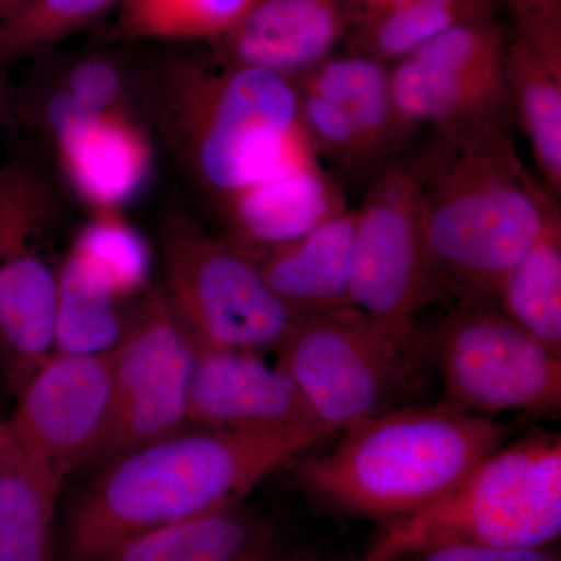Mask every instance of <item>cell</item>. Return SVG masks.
<instances>
[{"instance_id":"obj_1","label":"cell","mask_w":561,"mask_h":561,"mask_svg":"<svg viewBox=\"0 0 561 561\" xmlns=\"http://www.w3.org/2000/svg\"><path fill=\"white\" fill-rule=\"evenodd\" d=\"M321 442L306 434H264L192 426L117 457L70 512L66 561H99L117 546L239 504L283 465Z\"/></svg>"},{"instance_id":"obj_2","label":"cell","mask_w":561,"mask_h":561,"mask_svg":"<svg viewBox=\"0 0 561 561\" xmlns=\"http://www.w3.org/2000/svg\"><path fill=\"white\" fill-rule=\"evenodd\" d=\"M507 124L437 135L423 150L432 287L445 279L468 305L494 302L502 278L560 208L524 168Z\"/></svg>"},{"instance_id":"obj_3","label":"cell","mask_w":561,"mask_h":561,"mask_svg":"<svg viewBox=\"0 0 561 561\" xmlns=\"http://www.w3.org/2000/svg\"><path fill=\"white\" fill-rule=\"evenodd\" d=\"M144 116L213 206L272 171L300 128L295 81L173 54L140 66Z\"/></svg>"},{"instance_id":"obj_4","label":"cell","mask_w":561,"mask_h":561,"mask_svg":"<svg viewBox=\"0 0 561 561\" xmlns=\"http://www.w3.org/2000/svg\"><path fill=\"white\" fill-rule=\"evenodd\" d=\"M342 434L331 451L295 459L298 479L339 511L393 524L451 493L508 431L443 402L391 409Z\"/></svg>"},{"instance_id":"obj_5","label":"cell","mask_w":561,"mask_h":561,"mask_svg":"<svg viewBox=\"0 0 561 561\" xmlns=\"http://www.w3.org/2000/svg\"><path fill=\"white\" fill-rule=\"evenodd\" d=\"M561 534V440L501 445L440 501L390 524L370 551L394 561L446 545L542 549Z\"/></svg>"},{"instance_id":"obj_6","label":"cell","mask_w":561,"mask_h":561,"mask_svg":"<svg viewBox=\"0 0 561 561\" xmlns=\"http://www.w3.org/2000/svg\"><path fill=\"white\" fill-rule=\"evenodd\" d=\"M165 301L194 341L243 351H278L302 316L290 309L256 261L181 208L160 225Z\"/></svg>"},{"instance_id":"obj_7","label":"cell","mask_w":561,"mask_h":561,"mask_svg":"<svg viewBox=\"0 0 561 561\" xmlns=\"http://www.w3.org/2000/svg\"><path fill=\"white\" fill-rule=\"evenodd\" d=\"M424 157L404 153L368 186L356 208L351 306L413 359L424 354L416 324L432 289L424 231Z\"/></svg>"},{"instance_id":"obj_8","label":"cell","mask_w":561,"mask_h":561,"mask_svg":"<svg viewBox=\"0 0 561 561\" xmlns=\"http://www.w3.org/2000/svg\"><path fill=\"white\" fill-rule=\"evenodd\" d=\"M276 353L330 435L397 409L415 360L353 306L302 316Z\"/></svg>"},{"instance_id":"obj_9","label":"cell","mask_w":561,"mask_h":561,"mask_svg":"<svg viewBox=\"0 0 561 561\" xmlns=\"http://www.w3.org/2000/svg\"><path fill=\"white\" fill-rule=\"evenodd\" d=\"M421 337L440 375L445 402L490 419L560 411L561 354L500 309L463 302Z\"/></svg>"},{"instance_id":"obj_10","label":"cell","mask_w":561,"mask_h":561,"mask_svg":"<svg viewBox=\"0 0 561 561\" xmlns=\"http://www.w3.org/2000/svg\"><path fill=\"white\" fill-rule=\"evenodd\" d=\"M192 345L162 290L147 294L113 350L108 411L83 467L106 463L187 426Z\"/></svg>"},{"instance_id":"obj_11","label":"cell","mask_w":561,"mask_h":561,"mask_svg":"<svg viewBox=\"0 0 561 561\" xmlns=\"http://www.w3.org/2000/svg\"><path fill=\"white\" fill-rule=\"evenodd\" d=\"M389 69L348 54L295 80L301 130L319 160L353 184L370 186L415 133L394 103Z\"/></svg>"},{"instance_id":"obj_12","label":"cell","mask_w":561,"mask_h":561,"mask_svg":"<svg viewBox=\"0 0 561 561\" xmlns=\"http://www.w3.org/2000/svg\"><path fill=\"white\" fill-rule=\"evenodd\" d=\"M113 351L55 353L18 391L11 440L55 481L81 468L108 411Z\"/></svg>"},{"instance_id":"obj_13","label":"cell","mask_w":561,"mask_h":561,"mask_svg":"<svg viewBox=\"0 0 561 561\" xmlns=\"http://www.w3.org/2000/svg\"><path fill=\"white\" fill-rule=\"evenodd\" d=\"M190 337V335H187ZM187 424L210 430L330 437L294 381L261 353L191 339Z\"/></svg>"},{"instance_id":"obj_14","label":"cell","mask_w":561,"mask_h":561,"mask_svg":"<svg viewBox=\"0 0 561 561\" xmlns=\"http://www.w3.org/2000/svg\"><path fill=\"white\" fill-rule=\"evenodd\" d=\"M348 208L301 127L271 172L214 206L227 241L253 260L297 241Z\"/></svg>"},{"instance_id":"obj_15","label":"cell","mask_w":561,"mask_h":561,"mask_svg":"<svg viewBox=\"0 0 561 561\" xmlns=\"http://www.w3.org/2000/svg\"><path fill=\"white\" fill-rule=\"evenodd\" d=\"M354 18V0H254L241 20L210 44L220 61L295 81L330 60Z\"/></svg>"},{"instance_id":"obj_16","label":"cell","mask_w":561,"mask_h":561,"mask_svg":"<svg viewBox=\"0 0 561 561\" xmlns=\"http://www.w3.org/2000/svg\"><path fill=\"white\" fill-rule=\"evenodd\" d=\"M50 140L70 186L94 213L121 210L151 171L150 138L133 110L81 117Z\"/></svg>"},{"instance_id":"obj_17","label":"cell","mask_w":561,"mask_h":561,"mask_svg":"<svg viewBox=\"0 0 561 561\" xmlns=\"http://www.w3.org/2000/svg\"><path fill=\"white\" fill-rule=\"evenodd\" d=\"M47 54L46 79L25 105V116L47 138L81 117L114 110H133L140 65L124 51L84 49Z\"/></svg>"},{"instance_id":"obj_18","label":"cell","mask_w":561,"mask_h":561,"mask_svg":"<svg viewBox=\"0 0 561 561\" xmlns=\"http://www.w3.org/2000/svg\"><path fill=\"white\" fill-rule=\"evenodd\" d=\"M356 209L342 210L256 264L272 290L300 316L351 306Z\"/></svg>"},{"instance_id":"obj_19","label":"cell","mask_w":561,"mask_h":561,"mask_svg":"<svg viewBox=\"0 0 561 561\" xmlns=\"http://www.w3.org/2000/svg\"><path fill=\"white\" fill-rule=\"evenodd\" d=\"M389 73L398 111L415 131L430 128L434 136L446 135L507 119L512 111L504 80L456 72L413 58L391 66Z\"/></svg>"},{"instance_id":"obj_20","label":"cell","mask_w":561,"mask_h":561,"mask_svg":"<svg viewBox=\"0 0 561 561\" xmlns=\"http://www.w3.org/2000/svg\"><path fill=\"white\" fill-rule=\"evenodd\" d=\"M272 548L268 524L239 502L140 535L99 561H265Z\"/></svg>"},{"instance_id":"obj_21","label":"cell","mask_w":561,"mask_h":561,"mask_svg":"<svg viewBox=\"0 0 561 561\" xmlns=\"http://www.w3.org/2000/svg\"><path fill=\"white\" fill-rule=\"evenodd\" d=\"M61 483L28 459L5 431L0 443V561H54Z\"/></svg>"},{"instance_id":"obj_22","label":"cell","mask_w":561,"mask_h":561,"mask_svg":"<svg viewBox=\"0 0 561 561\" xmlns=\"http://www.w3.org/2000/svg\"><path fill=\"white\" fill-rule=\"evenodd\" d=\"M504 87L512 111L529 139L542 186L561 195V66L553 65L527 41H508Z\"/></svg>"},{"instance_id":"obj_23","label":"cell","mask_w":561,"mask_h":561,"mask_svg":"<svg viewBox=\"0 0 561 561\" xmlns=\"http://www.w3.org/2000/svg\"><path fill=\"white\" fill-rule=\"evenodd\" d=\"M496 309L531 337L561 354V213L507 272L494 295Z\"/></svg>"},{"instance_id":"obj_24","label":"cell","mask_w":561,"mask_h":561,"mask_svg":"<svg viewBox=\"0 0 561 561\" xmlns=\"http://www.w3.org/2000/svg\"><path fill=\"white\" fill-rule=\"evenodd\" d=\"M70 260L92 280L125 301L149 284V245L121 210L92 213L68 251Z\"/></svg>"},{"instance_id":"obj_25","label":"cell","mask_w":561,"mask_h":561,"mask_svg":"<svg viewBox=\"0 0 561 561\" xmlns=\"http://www.w3.org/2000/svg\"><path fill=\"white\" fill-rule=\"evenodd\" d=\"M127 327L121 301L66 256L57 271L55 353H110L119 345Z\"/></svg>"},{"instance_id":"obj_26","label":"cell","mask_w":561,"mask_h":561,"mask_svg":"<svg viewBox=\"0 0 561 561\" xmlns=\"http://www.w3.org/2000/svg\"><path fill=\"white\" fill-rule=\"evenodd\" d=\"M254 0H124L117 28L138 41H209L230 31Z\"/></svg>"},{"instance_id":"obj_27","label":"cell","mask_w":561,"mask_h":561,"mask_svg":"<svg viewBox=\"0 0 561 561\" xmlns=\"http://www.w3.org/2000/svg\"><path fill=\"white\" fill-rule=\"evenodd\" d=\"M493 13L461 7H416L354 18L348 35L350 54L391 66L409 60L424 44L467 18Z\"/></svg>"},{"instance_id":"obj_28","label":"cell","mask_w":561,"mask_h":561,"mask_svg":"<svg viewBox=\"0 0 561 561\" xmlns=\"http://www.w3.org/2000/svg\"><path fill=\"white\" fill-rule=\"evenodd\" d=\"M124 0H21L0 22V73L22 58L54 49Z\"/></svg>"},{"instance_id":"obj_29","label":"cell","mask_w":561,"mask_h":561,"mask_svg":"<svg viewBox=\"0 0 561 561\" xmlns=\"http://www.w3.org/2000/svg\"><path fill=\"white\" fill-rule=\"evenodd\" d=\"M507 46L501 25L493 13H486L456 22L411 58L456 72L504 80Z\"/></svg>"},{"instance_id":"obj_30","label":"cell","mask_w":561,"mask_h":561,"mask_svg":"<svg viewBox=\"0 0 561 561\" xmlns=\"http://www.w3.org/2000/svg\"><path fill=\"white\" fill-rule=\"evenodd\" d=\"M511 10L516 36L561 66V0H489Z\"/></svg>"},{"instance_id":"obj_31","label":"cell","mask_w":561,"mask_h":561,"mask_svg":"<svg viewBox=\"0 0 561 561\" xmlns=\"http://www.w3.org/2000/svg\"><path fill=\"white\" fill-rule=\"evenodd\" d=\"M394 561H559L548 549H504L474 545H446L411 553Z\"/></svg>"},{"instance_id":"obj_32","label":"cell","mask_w":561,"mask_h":561,"mask_svg":"<svg viewBox=\"0 0 561 561\" xmlns=\"http://www.w3.org/2000/svg\"><path fill=\"white\" fill-rule=\"evenodd\" d=\"M416 7H461V9L490 10L489 0H354L356 16L386 13V11L416 9Z\"/></svg>"},{"instance_id":"obj_33","label":"cell","mask_w":561,"mask_h":561,"mask_svg":"<svg viewBox=\"0 0 561 561\" xmlns=\"http://www.w3.org/2000/svg\"><path fill=\"white\" fill-rule=\"evenodd\" d=\"M21 0H2V5H3V18L7 16V14L10 13L11 10L14 9V7L18 5V3H20ZM3 21V20H2Z\"/></svg>"},{"instance_id":"obj_34","label":"cell","mask_w":561,"mask_h":561,"mask_svg":"<svg viewBox=\"0 0 561 561\" xmlns=\"http://www.w3.org/2000/svg\"><path fill=\"white\" fill-rule=\"evenodd\" d=\"M0 77H2V73H0ZM5 94H3L2 83H0V122H2L3 113H5Z\"/></svg>"},{"instance_id":"obj_35","label":"cell","mask_w":561,"mask_h":561,"mask_svg":"<svg viewBox=\"0 0 561 561\" xmlns=\"http://www.w3.org/2000/svg\"><path fill=\"white\" fill-rule=\"evenodd\" d=\"M350 561H379L378 557L375 556L371 551L365 553V556L359 557V559H354Z\"/></svg>"},{"instance_id":"obj_36","label":"cell","mask_w":561,"mask_h":561,"mask_svg":"<svg viewBox=\"0 0 561 561\" xmlns=\"http://www.w3.org/2000/svg\"><path fill=\"white\" fill-rule=\"evenodd\" d=\"M7 423L5 421L0 420V443L3 440V435H5Z\"/></svg>"},{"instance_id":"obj_37","label":"cell","mask_w":561,"mask_h":561,"mask_svg":"<svg viewBox=\"0 0 561 561\" xmlns=\"http://www.w3.org/2000/svg\"><path fill=\"white\" fill-rule=\"evenodd\" d=\"M3 20V5H2V0H0V22H2Z\"/></svg>"}]
</instances>
